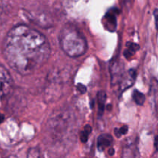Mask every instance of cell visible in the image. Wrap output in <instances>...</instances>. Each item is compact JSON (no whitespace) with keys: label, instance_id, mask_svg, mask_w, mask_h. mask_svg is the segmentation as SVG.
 <instances>
[{"label":"cell","instance_id":"17","mask_svg":"<svg viewBox=\"0 0 158 158\" xmlns=\"http://www.w3.org/2000/svg\"><path fill=\"white\" fill-rule=\"evenodd\" d=\"M2 2H0V14H1L2 11V8H3V6H2Z\"/></svg>","mask_w":158,"mask_h":158},{"label":"cell","instance_id":"2","mask_svg":"<svg viewBox=\"0 0 158 158\" xmlns=\"http://www.w3.org/2000/svg\"><path fill=\"white\" fill-rule=\"evenodd\" d=\"M60 43L63 52L70 57L83 55L87 49V43L83 34L73 25H66L60 35Z\"/></svg>","mask_w":158,"mask_h":158},{"label":"cell","instance_id":"13","mask_svg":"<svg viewBox=\"0 0 158 158\" xmlns=\"http://www.w3.org/2000/svg\"><path fill=\"white\" fill-rule=\"evenodd\" d=\"M154 18H155V26L158 30V9H156L154 12Z\"/></svg>","mask_w":158,"mask_h":158},{"label":"cell","instance_id":"18","mask_svg":"<svg viewBox=\"0 0 158 158\" xmlns=\"http://www.w3.org/2000/svg\"><path fill=\"white\" fill-rule=\"evenodd\" d=\"M109 154H110V155H113V154H114V149H112V148H111V149H110V151H109Z\"/></svg>","mask_w":158,"mask_h":158},{"label":"cell","instance_id":"6","mask_svg":"<svg viewBox=\"0 0 158 158\" xmlns=\"http://www.w3.org/2000/svg\"><path fill=\"white\" fill-rule=\"evenodd\" d=\"M113 142V137L109 134H102L97 140V148L100 151L109 148Z\"/></svg>","mask_w":158,"mask_h":158},{"label":"cell","instance_id":"11","mask_svg":"<svg viewBox=\"0 0 158 158\" xmlns=\"http://www.w3.org/2000/svg\"><path fill=\"white\" fill-rule=\"evenodd\" d=\"M128 131V127L127 126H123L122 127H120V129H115L114 131V133H115L116 136L117 137H120L121 135H123V134H126Z\"/></svg>","mask_w":158,"mask_h":158},{"label":"cell","instance_id":"14","mask_svg":"<svg viewBox=\"0 0 158 158\" xmlns=\"http://www.w3.org/2000/svg\"><path fill=\"white\" fill-rule=\"evenodd\" d=\"M77 88H78V89H80V90H81L82 93H84L85 91H86V87H85V86H83V85H81V84H79L78 86H77Z\"/></svg>","mask_w":158,"mask_h":158},{"label":"cell","instance_id":"9","mask_svg":"<svg viewBox=\"0 0 158 158\" xmlns=\"http://www.w3.org/2000/svg\"><path fill=\"white\" fill-rule=\"evenodd\" d=\"M133 99L137 105H143L145 102V96L143 93L135 89L133 93Z\"/></svg>","mask_w":158,"mask_h":158},{"label":"cell","instance_id":"5","mask_svg":"<svg viewBox=\"0 0 158 158\" xmlns=\"http://www.w3.org/2000/svg\"><path fill=\"white\" fill-rule=\"evenodd\" d=\"M104 26L110 32H114L117 27V17L115 12H108L104 17Z\"/></svg>","mask_w":158,"mask_h":158},{"label":"cell","instance_id":"7","mask_svg":"<svg viewBox=\"0 0 158 158\" xmlns=\"http://www.w3.org/2000/svg\"><path fill=\"white\" fill-rule=\"evenodd\" d=\"M139 48H140L139 45L136 44V43H127L126 50H125L124 52H123L125 57L127 59H129L130 57L133 56V55H134V54L135 53L137 50H138Z\"/></svg>","mask_w":158,"mask_h":158},{"label":"cell","instance_id":"15","mask_svg":"<svg viewBox=\"0 0 158 158\" xmlns=\"http://www.w3.org/2000/svg\"><path fill=\"white\" fill-rule=\"evenodd\" d=\"M154 147H155L156 150L158 151V136L155 137V140H154Z\"/></svg>","mask_w":158,"mask_h":158},{"label":"cell","instance_id":"8","mask_svg":"<svg viewBox=\"0 0 158 158\" xmlns=\"http://www.w3.org/2000/svg\"><path fill=\"white\" fill-rule=\"evenodd\" d=\"M106 95L105 92L100 91L97 94V100H98V106H99V116H101L103 112V108H104V103L106 101Z\"/></svg>","mask_w":158,"mask_h":158},{"label":"cell","instance_id":"4","mask_svg":"<svg viewBox=\"0 0 158 158\" xmlns=\"http://www.w3.org/2000/svg\"><path fill=\"white\" fill-rule=\"evenodd\" d=\"M136 77H137V72H136L135 69H130L127 73L121 80V87H120L121 90L123 91L127 89V88L131 87L135 82Z\"/></svg>","mask_w":158,"mask_h":158},{"label":"cell","instance_id":"12","mask_svg":"<svg viewBox=\"0 0 158 158\" xmlns=\"http://www.w3.org/2000/svg\"><path fill=\"white\" fill-rule=\"evenodd\" d=\"M28 158H39L40 157V152L36 148H31L28 153Z\"/></svg>","mask_w":158,"mask_h":158},{"label":"cell","instance_id":"10","mask_svg":"<svg viewBox=\"0 0 158 158\" xmlns=\"http://www.w3.org/2000/svg\"><path fill=\"white\" fill-rule=\"evenodd\" d=\"M92 132V128L89 125H86L84 127L83 131L81 132V134H80V140L83 143H86L88 140V138H89V136L90 134V133Z\"/></svg>","mask_w":158,"mask_h":158},{"label":"cell","instance_id":"16","mask_svg":"<svg viewBox=\"0 0 158 158\" xmlns=\"http://www.w3.org/2000/svg\"><path fill=\"white\" fill-rule=\"evenodd\" d=\"M4 120H5L4 115H3V114H0V123H2V122L4 121Z\"/></svg>","mask_w":158,"mask_h":158},{"label":"cell","instance_id":"3","mask_svg":"<svg viewBox=\"0 0 158 158\" xmlns=\"http://www.w3.org/2000/svg\"><path fill=\"white\" fill-rule=\"evenodd\" d=\"M12 79L10 73L0 63V99L7 95L12 87Z\"/></svg>","mask_w":158,"mask_h":158},{"label":"cell","instance_id":"1","mask_svg":"<svg viewBox=\"0 0 158 158\" xmlns=\"http://www.w3.org/2000/svg\"><path fill=\"white\" fill-rule=\"evenodd\" d=\"M44 35L25 25L12 28L5 40L4 55L9 66L21 75H29L43 66L50 56Z\"/></svg>","mask_w":158,"mask_h":158}]
</instances>
